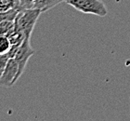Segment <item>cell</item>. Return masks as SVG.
<instances>
[{
	"instance_id": "1",
	"label": "cell",
	"mask_w": 130,
	"mask_h": 121,
	"mask_svg": "<svg viewBox=\"0 0 130 121\" xmlns=\"http://www.w3.org/2000/svg\"><path fill=\"white\" fill-rule=\"evenodd\" d=\"M42 11L38 8H29L20 11L17 18L15 19V28L24 34L25 37H30L32 35V30L35 28V23L40 16Z\"/></svg>"
},
{
	"instance_id": "2",
	"label": "cell",
	"mask_w": 130,
	"mask_h": 121,
	"mask_svg": "<svg viewBox=\"0 0 130 121\" xmlns=\"http://www.w3.org/2000/svg\"><path fill=\"white\" fill-rule=\"evenodd\" d=\"M65 2L74 8L76 10L86 14L105 17L108 13L105 4L101 0H66Z\"/></svg>"
},
{
	"instance_id": "3",
	"label": "cell",
	"mask_w": 130,
	"mask_h": 121,
	"mask_svg": "<svg viewBox=\"0 0 130 121\" xmlns=\"http://www.w3.org/2000/svg\"><path fill=\"white\" fill-rule=\"evenodd\" d=\"M34 54H35V50L31 47L30 37H25V39L23 40L22 45L20 46L19 49L17 50L16 54L14 56V59H15V61L18 63V66H19V71H18V75H17V80L20 78V76H22V75L25 70V67H26L28 61Z\"/></svg>"
},
{
	"instance_id": "4",
	"label": "cell",
	"mask_w": 130,
	"mask_h": 121,
	"mask_svg": "<svg viewBox=\"0 0 130 121\" xmlns=\"http://www.w3.org/2000/svg\"><path fill=\"white\" fill-rule=\"evenodd\" d=\"M19 71L18 63L14 58H9L2 75L0 76V85L11 87L17 82V75Z\"/></svg>"
},
{
	"instance_id": "5",
	"label": "cell",
	"mask_w": 130,
	"mask_h": 121,
	"mask_svg": "<svg viewBox=\"0 0 130 121\" xmlns=\"http://www.w3.org/2000/svg\"><path fill=\"white\" fill-rule=\"evenodd\" d=\"M63 1H66V0H35L34 8H38L42 12H45L51 9L52 8L56 7Z\"/></svg>"
},
{
	"instance_id": "6",
	"label": "cell",
	"mask_w": 130,
	"mask_h": 121,
	"mask_svg": "<svg viewBox=\"0 0 130 121\" xmlns=\"http://www.w3.org/2000/svg\"><path fill=\"white\" fill-rule=\"evenodd\" d=\"M15 22L13 21H1L0 22V35L8 36L14 31Z\"/></svg>"
},
{
	"instance_id": "7",
	"label": "cell",
	"mask_w": 130,
	"mask_h": 121,
	"mask_svg": "<svg viewBox=\"0 0 130 121\" xmlns=\"http://www.w3.org/2000/svg\"><path fill=\"white\" fill-rule=\"evenodd\" d=\"M20 10L15 8H9L8 10L0 11V22L1 21H15Z\"/></svg>"
},
{
	"instance_id": "8",
	"label": "cell",
	"mask_w": 130,
	"mask_h": 121,
	"mask_svg": "<svg viewBox=\"0 0 130 121\" xmlns=\"http://www.w3.org/2000/svg\"><path fill=\"white\" fill-rule=\"evenodd\" d=\"M11 48L9 38L7 35H0V54H7Z\"/></svg>"
},
{
	"instance_id": "9",
	"label": "cell",
	"mask_w": 130,
	"mask_h": 121,
	"mask_svg": "<svg viewBox=\"0 0 130 121\" xmlns=\"http://www.w3.org/2000/svg\"><path fill=\"white\" fill-rule=\"evenodd\" d=\"M8 60H9V57L8 54H0V76L2 75L3 72L5 70Z\"/></svg>"
},
{
	"instance_id": "10",
	"label": "cell",
	"mask_w": 130,
	"mask_h": 121,
	"mask_svg": "<svg viewBox=\"0 0 130 121\" xmlns=\"http://www.w3.org/2000/svg\"><path fill=\"white\" fill-rule=\"evenodd\" d=\"M35 0H21V11L29 8H34Z\"/></svg>"
},
{
	"instance_id": "11",
	"label": "cell",
	"mask_w": 130,
	"mask_h": 121,
	"mask_svg": "<svg viewBox=\"0 0 130 121\" xmlns=\"http://www.w3.org/2000/svg\"><path fill=\"white\" fill-rule=\"evenodd\" d=\"M5 8V0H0V11L4 10Z\"/></svg>"
}]
</instances>
